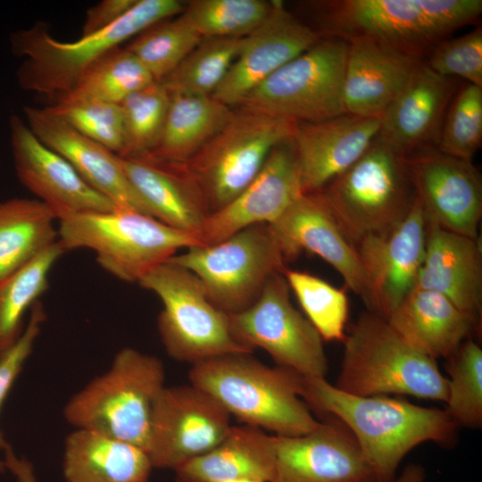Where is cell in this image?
I'll use <instances>...</instances> for the list:
<instances>
[{
    "mask_svg": "<svg viewBox=\"0 0 482 482\" xmlns=\"http://www.w3.org/2000/svg\"><path fill=\"white\" fill-rule=\"evenodd\" d=\"M29 128L46 146L67 160L81 178L119 210L153 213L124 174L118 154L78 132L47 106H27Z\"/></svg>",
    "mask_w": 482,
    "mask_h": 482,
    "instance_id": "cell-22",
    "label": "cell"
},
{
    "mask_svg": "<svg viewBox=\"0 0 482 482\" xmlns=\"http://www.w3.org/2000/svg\"><path fill=\"white\" fill-rule=\"evenodd\" d=\"M46 320V313L42 303L38 301L31 308L29 321L18 341L0 356V410L5 401L14 381L19 376L24 362L31 353L42 324ZM8 446L0 431V448ZM4 468L0 461V470Z\"/></svg>",
    "mask_w": 482,
    "mask_h": 482,
    "instance_id": "cell-44",
    "label": "cell"
},
{
    "mask_svg": "<svg viewBox=\"0 0 482 482\" xmlns=\"http://www.w3.org/2000/svg\"><path fill=\"white\" fill-rule=\"evenodd\" d=\"M185 4L179 0H137L116 22L75 41H60L40 25L16 32L12 46L24 57L18 81L23 89L55 100L71 91L102 56L152 25L179 15Z\"/></svg>",
    "mask_w": 482,
    "mask_h": 482,
    "instance_id": "cell-4",
    "label": "cell"
},
{
    "mask_svg": "<svg viewBox=\"0 0 482 482\" xmlns=\"http://www.w3.org/2000/svg\"><path fill=\"white\" fill-rule=\"evenodd\" d=\"M386 320L411 346L434 360L449 357L478 328L445 295L415 287Z\"/></svg>",
    "mask_w": 482,
    "mask_h": 482,
    "instance_id": "cell-28",
    "label": "cell"
},
{
    "mask_svg": "<svg viewBox=\"0 0 482 482\" xmlns=\"http://www.w3.org/2000/svg\"><path fill=\"white\" fill-rule=\"evenodd\" d=\"M414 287L445 295L478 327L482 308V256L478 238L428 221L425 254Z\"/></svg>",
    "mask_w": 482,
    "mask_h": 482,
    "instance_id": "cell-25",
    "label": "cell"
},
{
    "mask_svg": "<svg viewBox=\"0 0 482 482\" xmlns=\"http://www.w3.org/2000/svg\"><path fill=\"white\" fill-rule=\"evenodd\" d=\"M296 123L239 107L212 139L182 162L209 213L225 206L251 183L271 150L292 137Z\"/></svg>",
    "mask_w": 482,
    "mask_h": 482,
    "instance_id": "cell-9",
    "label": "cell"
},
{
    "mask_svg": "<svg viewBox=\"0 0 482 482\" xmlns=\"http://www.w3.org/2000/svg\"><path fill=\"white\" fill-rule=\"evenodd\" d=\"M170 98L163 84L154 80L119 104L125 132L124 149L120 156L145 154L154 148L164 124Z\"/></svg>",
    "mask_w": 482,
    "mask_h": 482,
    "instance_id": "cell-41",
    "label": "cell"
},
{
    "mask_svg": "<svg viewBox=\"0 0 482 482\" xmlns=\"http://www.w3.org/2000/svg\"><path fill=\"white\" fill-rule=\"evenodd\" d=\"M152 468L145 450L92 430L76 428L65 440L66 482H149Z\"/></svg>",
    "mask_w": 482,
    "mask_h": 482,
    "instance_id": "cell-30",
    "label": "cell"
},
{
    "mask_svg": "<svg viewBox=\"0 0 482 482\" xmlns=\"http://www.w3.org/2000/svg\"><path fill=\"white\" fill-rule=\"evenodd\" d=\"M283 273L266 282L260 296L245 310L230 314L236 339L253 351H266L280 367L303 377L325 378L328 360L319 332L291 303Z\"/></svg>",
    "mask_w": 482,
    "mask_h": 482,
    "instance_id": "cell-13",
    "label": "cell"
},
{
    "mask_svg": "<svg viewBox=\"0 0 482 482\" xmlns=\"http://www.w3.org/2000/svg\"><path fill=\"white\" fill-rule=\"evenodd\" d=\"M302 398L350 429L376 482H393L402 460L419 445L456 442L459 426L445 410L386 395L346 394L322 377H303Z\"/></svg>",
    "mask_w": 482,
    "mask_h": 482,
    "instance_id": "cell-1",
    "label": "cell"
},
{
    "mask_svg": "<svg viewBox=\"0 0 482 482\" xmlns=\"http://www.w3.org/2000/svg\"><path fill=\"white\" fill-rule=\"evenodd\" d=\"M306 6L322 37L368 39L420 61L482 12L481 0H322Z\"/></svg>",
    "mask_w": 482,
    "mask_h": 482,
    "instance_id": "cell-2",
    "label": "cell"
},
{
    "mask_svg": "<svg viewBox=\"0 0 482 482\" xmlns=\"http://www.w3.org/2000/svg\"><path fill=\"white\" fill-rule=\"evenodd\" d=\"M482 144V87L461 83L445 114L436 147L471 161Z\"/></svg>",
    "mask_w": 482,
    "mask_h": 482,
    "instance_id": "cell-42",
    "label": "cell"
},
{
    "mask_svg": "<svg viewBox=\"0 0 482 482\" xmlns=\"http://www.w3.org/2000/svg\"><path fill=\"white\" fill-rule=\"evenodd\" d=\"M420 62L371 40L349 41L343 86L345 113L380 120Z\"/></svg>",
    "mask_w": 482,
    "mask_h": 482,
    "instance_id": "cell-26",
    "label": "cell"
},
{
    "mask_svg": "<svg viewBox=\"0 0 482 482\" xmlns=\"http://www.w3.org/2000/svg\"><path fill=\"white\" fill-rule=\"evenodd\" d=\"M425 471L420 465L410 464L393 482H423Z\"/></svg>",
    "mask_w": 482,
    "mask_h": 482,
    "instance_id": "cell-47",
    "label": "cell"
},
{
    "mask_svg": "<svg viewBox=\"0 0 482 482\" xmlns=\"http://www.w3.org/2000/svg\"><path fill=\"white\" fill-rule=\"evenodd\" d=\"M57 231L58 241L66 252L90 249L104 270L129 283H138L179 250L202 245L191 234L126 210L64 218L58 220Z\"/></svg>",
    "mask_w": 482,
    "mask_h": 482,
    "instance_id": "cell-8",
    "label": "cell"
},
{
    "mask_svg": "<svg viewBox=\"0 0 482 482\" xmlns=\"http://www.w3.org/2000/svg\"><path fill=\"white\" fill-rule=\"evenodd\" d=\"M4 452V467L13 473L19 482H37L32 464L29 461L23 458H17L9 445Z\"/></svg>",
    "mask_w": 482,
    "mask_h": 482,
    "instance_id": "cell-46",
    "label": "cell"
},
{
    "mask_svg": "<svg viewBox=\"0 0 482 482\" xmlns=\"http://www.w3.org/2000/svg\"><path fill=\"white\" fill-rule=\"evenodd\" d=\"M154 80L132 52L118 46L94 62L69 93L120 104Z\"/></svg>",
    "mask_w": 482,
    "mask_h": 482,
    "instance_id": "cell-35",
    "label": "cell"
},
{
    "mask_svg": "<svg viewBox=\"0 0 482 482\" xmlns=\"http://www.w3.org/2000/svg\"><path fill=\"white\" fill-rule=\"evenodd\" d=\"M283 274L321 338L344 341L349 310L345 291L308 272L287 269Z\"/></svg>",
    "mask_w": 482,
    "mask_h": 482,
    "instance_id": "cell-38",
    "label": "cell"
},
{
    "mask_svg": "<svg viewBox=\"0 0 482 482\" xmlns=\"http://www.w3.org/2000/svg\"><path fill=\"white\" fill-rule=\"evenodd\" d=\"M269 225L286 262L303 251L318 255L341 275L369 312H375L373 289L357 247L344 234L319 191L302 194Z\"/></svg>",
    "mask_w": 482,
    "mask_h": 482,
    "instance_id": "cell-15",
    "label": "cell"
},
{
    "mask_svg": "<svg viewBox=\"0 0 482 482\" xmlns=\"http://www.w3.org/2000/svg\"><path fill=\"white\" fill-rule=\"evenodd\" d=\"M137 0H103L90 7L85 16L82 36L99 31L116 22Z\"/></svg>",
    "mask_w": 482,
    "mask_h": 482,
    "instance_id": "cell-45",
    "label": "cell"
},
{
    "mask_svg": "<svg viewBox=\"0 0 482 482\" xmlns=\"http://www.w3.org/2000/svg\"><path fill=\"white\" fill-rule=\"evenodd\" d=\"M154 158L182 163L195 154L229 121L234 110L212 96L170 94Z\"/></svg>",
    "mask_w": 482,
    "mask_h": 482,
    "instance_id": "cell-31",
    "label": "cell"
},
{
    "mask_svg": "<svg viewBox=\"0 0 482 482\" xmlns=\"http://www.w3.org/2000/svg\"><path fill=\"white\" fill-rule=\"evenodd\" d=\"M66 253L57 240L23 268L0 282V356L24 331L23 319L48 288L49 273Z\"/></svg>",
    "mask_w": 482,
    "mask_h": 482,
    "instance_id": "cell-33",
    "label": "cell"
},
{
    "mask_svg": "<svg viewBox=\"0 0 482 482\" xmlns=\"http://www.w3.org/2000/svg\"><path fill=\"white\" fill-rule=\"evenodd\" d=\"M406 159L428 221L478 238L482 181L471 161L446 154L435 145L414 151Z\"/></svg>",
    "mask_w": 482,
    "mask_h": 482,
    "instance_id": "cell-16",
    "label": "cell"
},
{
    "mask_svg": "<svg viewBox=\"0 0 482 482\" xmlns=\"http://www.w3.org/2000/svg\"><path fill=\"white\" fill-rule=\"evenodd\" d=\"M427 229L426 214L416 197L392 229L356 245L373 289L374 313L386 319L413 289L425 254Z\"/></svg>",
    "mask_w": 482,
    "mask_h": 482,
    "instance_id": "cell-20",
    "label": "cell"
},
{
    "mask_svg": "<svg viewBox=\"0 0 482 482\" xmlns=\"http://www.w3.org/2000/svg\"><path fill=\"white\" fill-rule=\"evenodd\" d=\"M244 37H205L161 81L170 94L212 96L237 58Z\"/></svg>",
    "mask_w": 482,
    "mask_h": 482,
    "instance_id": "cell-34",
    "label": "cell"
},
{
    "mask_svg": "<svg viewBox=\"0 0 482 482\" xmlns=\"http://www.w3.org/2000/svg\"><path fill=\"white\" fill-rule=\"evenodd\" d=\"M272 10L262 0H194L180 16L203 38L245 37L260 27Z\"/></svg>",
    "mask_w": 482,
    "mask_h": 482,
    "instance_id": "cell-36",
    "label": "cell"
},
{
    "mask_svg": "<svg viewBox=\"0 0 482 482\" xmlns=\"http://www.w3.org/2000/svg\"><path fill=\"white\" fill-rule=\"evenodd\" d=\"M190 384L201 388L245 425L276 436H295L316 428L302 400L303 376L269 367L251 353H228L192 365Z\"/></svg>",
    "mask_w": 482,
    "mask_h": 482,
    "instance_id": "cell-3",
    "label": "cell"
},
{
    "mask_svg": "<svg viewBox=\"0 0 482 482\" xmlns=\"http://www.w3.org/2000/svg\"><path fill=\"white\" fill-rule=\"evenodd\" d=\"M164 368L155 356L125 347L110 369L77 392L64 408L76 428L128 442L146 452L152 412L164 386Z\"/></svg>",
    "mask_w": 482,
    "mask_h": 482,
    "instance_id": "cell-6",
    "label": "cell"
},
{
    "mask_svg": "<svg viewBox=\"0 0 482 482\" xmlns=\"http://www.w3.org/2000/svg\"><path fill=\"white\" fill-rule=\"evenodd\" d=\"M274 461V436L244 424L231 426L215 447L174 471L176 482H224L237 478L271 482Z\"/></svg>",
    "mask_w": 482,
    "mask_h": 482,
    "instance_id": "cell-29",
    "label": "cell"
},
{
    "mask_svg": "<svg viewBox=\"0 0 482 482\" xmlns=\"http://www.w3.org/2000/svg\"><path fill=\"white\" fill-rule=\"evenodd\" d=\"M10 134L19 180L54 212L57 220L119 210L87 183L67 160L42 143L20 117L10 118Z\"/></svg>",
    "mask_w": 482,
    "mask_h": 482,
    "instance_id": "cell-17",
    "label": "cell"
},
{
    "mask_svg": "<svg viewBox=\"0 0 482 482\" xmlns=\"http://www.w3.org/2000/svg\"><path fill=\"white\" fill-rule=\"evenodd\" d=\"M321 37L312 27L287 11L282 3L272 2L270 13L244 37L237 58L212 96L228 106L238 105L267 78Z\"/></svg>",
    "mask_w": 482,
    "mask_h": 482,
    "instance_id": "cell-19",
    "label": "cell"
},
{
    "mask_svg": "<svg viewBox=\"0 0 482 482\" xmlns=\"http://www.w3.org/2000/svg\"><path fill=\"white\" fill-rule=\"evenodd\" d=\"M459 80L436 73L421 61L380 118L378 135L404 155L436 145Z\"/></svg>",
    "mask_w": 482,
    "mask_h": 482,
    "instance_id": "cell-24",
    "label": "cell"
},
{
    "mask_svg": "<svg viewBox=\"0 0 482 482\" xmlns=\"http://www.w3.org/2000/svg\"><path fill=\"white\" fill-rule=\"evenodd\" d=\"M224 482H262L254 479L250 478H237V479H230Z\"/></svg>",
    "mask_w": 482,
    "mask_h": 482,
    "instance_id": "cell-48",
    "label": "cell"
},
{
    "mask_svg": "<svg viewBox=\"0 0 482 482\" xmlns=\"http://www.w3.org/2000/svg\"><path fill=\"white\" fill-rule=\"evenodd\" d=\"M47 108L80 134L118 155L122 154L125 132L119 104L68 93Z\"/></svg>",
    "mask_w": 482,
    "mask_h": 482,
    "instance_id": "cell-40",
    "label": "cell"
},
{
    "mask_svg": "<svg viewBox=\"0 0 482 482\" xmlns=\"http://www.w3.org/2000/svg\"><path fill=\"white\" fill-rule=\"evenodd\" d=\"M274 439L271 482H376L354 438L335 424Z\"/></svg>",
    "mask_w": 482,
    "mask_h": 482,
    "instance_id": "cell-21",
    "label": "cell"
},
{
    "mask_svg": "<svg viewBox=\"0 0 482 482\" xmlns=\"http://www.w3.org/2000/svg\"><path fill=\"white\" fill-rule=\"evenodd\" d=\"M343 342L335 385L341 391L359 396L395 394L446 401L447 378L436 360L411 346L378 314L362 313Z\"/></svg>",
    "mask_w": 482,
    "mask_h": 482,
    "instance_id": "cell-5",
    "label": "cell"
},
{
    "mask_svg": "<svg viewBox=\"0 0 482 482\" xmlns=\"http://www.w3.org/2000/svg\"><path fill=\"white\" fill-rule=\"evenodd\" d=\"M203 37L181 16L147 28L126 46L155 80L170 74L201 42Z\"/></svg>",
    "mask_w": 482,
    "mask_h": 482,
    "instance_id": "cell-39",
    "label": "cell"
},
{
    "mask_svg": "<svg viewBox=\"0 0 482 482\" xmlns=\"http://www.w3.org/2000/svg\"><path fill=\"white\" fill-rule=\"evenodd\" d=\"M380 130V120L344 113L297 122L292 136L303 194L320 191L350 168Z\"/></svg>",
    "mask_w": 482,
    "mask_h": 482,
    "instance_id": "cell-23",
    "label": "cell"
},
{
    "mask_svg": "<svg viewBox=\"0 0 482 482\" xmlns=\"http://www.w3.org/2000/svg\"><path fill=\"white\" fill-rule=\"evenodd\" d=\"M56 220L37 199L0 202V282L58 240Z\"/></svg>",
    "mask_w": 482,
    "mask_h": 482,
    "instance_id": "cell-32",
    "label": "cell"
},
{
    "mask_svg": "<svg viewBox=\"0 0 482 482\" xmlns=\"http://www.w3.org/2000/svg\"><path fill=\"white\" fill-rule=\"evenodd\" d=\"M138 284L162 303L157 327L170 357L194 365L219 355L252 353L234 337L229 314L210 301L200 279L187 269L167 261Z\"/></svg>",
    "mask_w": 482,
    "mask_h": 482,
    "instance_id": "cell-10",
    "label": "cell"
},
{
    "mask_svg": "<svg viewBox=\"0 0 482 482\" xmlns=\"http://www.w3.org/2000/svg\"><path fill=\"white\" fill-rule=\"evenodd\" d=\"M319 192L355 245L367 237L392 229L416 198L406 155L379 135L359 160Z\"/></svg>",
    "mask_w": 482,
    "mask_h": 482,
    "instance_id": "cell-7",
    "label": "cell"
},
{
    "mask_svg": "<svg viewBox=\"0 0 482 482\" xmlns=\"http://www.w3.org/2000/svg\"><path fill=\"white\" fill-rule=\"evenodd\" d=\"M229 417L192 384L164 386L154 405L146 448L153 467L175 470L212 450L229 431Z\"/></svg>",
    "mask_w": 482,
    "mask_h": 482,
    "instance_id": "cell-14",
    "label": "cell"
},
{
    "mask_svg": "<svg viewBox=\"0 0 482 482\" xmlns=\"http://www.w3.org/2000/svg\"><path fill=\"white\" fill-rule=\"evenodd\" d=\"M348 42L321 37L252 90L237 105L295 122L345 113L343 86Z\"/></svg>",
    "mask_w": 482,
    "mask_h": 482,
    "instance_id": "cell-12",
    "label": "cell"
},
{
    "mask_svg": "<svg viewBox=\"0 0 482 482\" xmlns=\"http://www.w3.org/2000/svg\"><path fill=\"white\" fill-rule=\"evenodd\" d=\"M436 73L482 87V29L436 45L423 61Z\"/></svg>",
    "mask_w": 482,
    "mask_h": 482,
    "instance_id": "cell-43",
    "label": "cell"
},
{
    "mask_svg": "<svg viewBox=\"0 0 482 482\" xmlns=\"http://www.w3.org/2000/svg\"><path fill=\"white\" fill-rule=\"evenodd\" d=\"M302 194L292 137L277 145L251 183L204 220L202 245L217 244L249 226L275 221Z\"/></svg>",
    "mask_w": 482,
    "mask_h": 482,
    "instance_id": "cell-18",
    "label": "cell"
},
{
    "mask_svg": "<svg viewBox=\"0 0 482 482\" xmlns=\"http://www.w3.org/2000/svg\"><path fill=\"white\" fill-rule=\"evenodd\" d=\"M446 412L458 426L482 425V350L466 339L447 357Z\"/></svg>",
    "mask_w": 482,
    "mask_h": 482,
    "instance_id": "cell-37",
    "label": "cell"
},
{
    "mask_svg": "<svg viewBox=\"0 0 482 482\" xmlns=\"http://www.w3.org/2000/svg\"><path fill=\"white\" fill-rule=\"evenodd\" d=\"M118 158L124 174L146 202L154 218L200 240L209 211L183 164L146 154Z\"/></svg>",
    "mask_w": 482,
    "mask_h": 482,
    "instance_id": "cell-27",
    "label": "cell"
},
{
    "mask_svg": "<svg viewBox=\"0 0 482 482\" xmlns=\"http://www.w3.org/2000/svg\"><path fill=\"white\" fill-rule=\"evenodd\" d=\"M168 261L193 272L208 298L230 315L251 306L268 279L287 270L269 224L249 226L214 245H196Z\"/></svg>",
    "mask_w": 482,
    "mask_h": 482,
    "instance_id": "cell-11",
    "label": "cell"
}]
</instances>
